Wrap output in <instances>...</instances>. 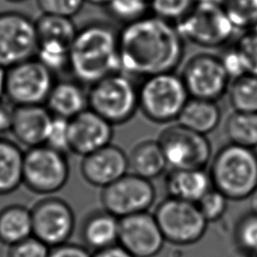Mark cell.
Listing matches in <instances>:
<instances>
[{
    "label": "cell",
    "instance_id": "7a4b0ae2",
    "mask_svg": "<svg viewBox=\"0 0 257 257\" xmlns=\"http://www.w3.org/2000/svg\"><path fill=\"white\" fill-rule=\"evenodd\" d=\"M68 71L83 85L119 72L118 31L103 21H93L78 29L70 48Z\"/></svg>",
    "mask_w": 257,
    "mask_h": 257
},
{
    "label": "cell",
    "instance_id": "8d00e7d4",
    "mask_svg": "<svg viewBox=\"0 0 257 257\" xmlns=\"http://www.w3.org/2000/svg\"><path fill=\"white\" fill-rule=\"evenodd\" d=\"M50 248L37 239L31 236L13 246H10L7 252V257H48Z\"/></svg>",
    "mask_w": 257,
    "mask_h": 257
},
{
    "label": "cell",
    "instance_id": "ab89813d",
    "mask_svg": "<svg viewBox=\"0 0 257 257\" xmlns=\"http://www.w3.org/2000/svg\"><path fill=\"white\" fill-rule=\"evenodd\" d=\"M14 110L15 105L6 98H3L0 101V134L10 133L14 117Z\"/></svg>",
    "mask_w": 257,
    "mask_h": 257
},
{
    "label": "cell",
    "instance_id": "e0dca14e",
    "mask_svg": "<svg viewBox=\"0 0 257 257\" xmlns=\"http://www.w3.org/2000/svg\"><path fill=\"white\" fill-rule=\"evenodd\" d=\"M112 137L113 125L90 108L69 119V150L81 158L111 144Z\"/></svg>",
    "mask_w": 257,
    "mask_h": 257
},
{
    "label": "cell",
    "instance_id": "5b68a950",
    "mask_svg": "<svg viewBox=\"0 0 257 257\" xmlns=\"http://www.w3.org/2000/svg\"><path fill=\"white\" fill-rule=\"evenodd\" d=\"M87 99L88 108L110 124H122L139 109V86L119 71L88 86Z\"/></svg>",
    "mask_w": 257,
    "mask_h": 257
},
{
    "label": "cell",
    "instance_id": "d4e9b609",
    "mask_svg": "<svg viewBox=\"0 0 257 257\" xmlns=\"http://www.w3.org/2000/svg\"><path fill=\"white\" fill-rule=\"evenodd\" d=\"M33 236L31 209L12 204L0 210V242L8 247Z\"/></svg>",
    "mask_w": 257,
    "mask_h": 257
},
{
    "label": "cell",
    "instance_id": "ac0fdd59",
    "mask_svg": "<svg viewBox=\"0 0 257 257\" xmlns=\"http://www.w3.org/2000/svg\"><path fill=\"white\" fill-rule=\"evenodd\" d=\"M128 172L127 155L119 147L109 144L80 162V174L91 186L103 189Z\"/></svg>",
    "mask_w": 257,
    "mask_h": 257
},
{
    "label": "cell",
    "instance_id": "c3c4849f",
    "mask_svg": "<svg viewBox=\"0 0 257 257\" xmlns=\"http://www.w3.org/2000/svg\"><path fill=\"white\" fill-rule=\"evenodd\" d=\"M253 257H257V254H256V255H254V256H253Z\"/></svg>",
    "mask_w": 257,
    "mask_h": 257
},
{
    "label": "cell",
    "instance_id": "1f68e13d",
    "mask_svg": "<svg viewBox=\"0 0 257 257\" xmlns=\"http://www.w3.org/2000/svg\"><path fill=\"white\" fill-rule=\"evenodd\" d=\"M196 0H150L152 15L173 24L178 23L193 9Z\"/></svg>",
    "mask_w": 257,
    "mask_h": 257
},
{
    "label": "cell",
    "instance_id": "b9f144b4",
    "mask_svg": "<svg viewBox=\"0 0 257 257\" xmlns=\"http://www.w3.org/2000/svg\"><path fill=\"white\" fill-rule=\"evenodd\" d=\"M248 200H249L250 212L257 215V188L252 192V194L249 196Z\"/></svg>",
    "mask_w": 257,
    "mask_h": 257
},
{
    "label": "cell",
    "instance_id": "484cf974",
    "mask_svg": "<svg viewBox=\"0 0 257 257\" xmlns=\"http://www.w3.org/2000/svg\"><path fill=\"white\" fill-rule=\"evenodd\" d=\"M24 152L16 142L0 138V196L16 191L23 184Z\"/></svg>",
    "mask_w": 257,
    "mask_h": 257
},
{
    "label": "cell",
    "instance_id": "3957f363",
    "mask_svg": "<svg viewBox=\"0 0 257 257\" xmlns=\"http://www.w3.org/2000/svg\"><path fill=\"white\" fill-rule=\"evenodd\" d=\"M209 176L212 187L228 200L248 199L257 188V153L229 143L212 158Z\"/></svg>",
    "mask_w": 257,
    "mask_h": 257
},
{
    "label": "cell",
    "instance_id": "52a82bcc",
    "mask_svg": "<svg viewBox=\"0 0 257 257\" xmlns=\"http://www.w3.org/2000/svg\"><path fill=\"white\" fill-rule=\"evenodd\" d=\"M154 216L166 242L188 246L199 242L207 231L208 222L196 203L168 197L156 207Z\"/></svg>",
    "mask_w": 257,
    "mask_h": 257
},
{
    "label": "cell",
    "instance_id": "f1b7e54d",
    "mask_svg": "<svg viewBox=\"0 0 257 257\" xmlns=\"http://www.w3.org/2000/svg\"><path fill=\"white\" fill-rule=\"evenodd\" d=\"M223 9L236 30L250 31L257 22V0H225Z\"/></svg>",
    "mask_w": 257,
    "mask_h": 257
},
{
    "label": "cell",
    "instance_id": "e575fe53",
    "mask_svg": "<svg viewBox=\"0 0 257 257\" xmlns=\"http://www.w3.org/2000/svg\"><path fill=\"white\" fill-rule=\"evenodd\" d=\"M42 14L73 18L82 8L84 0H36Z\"/></svg>",
    "mask_w": 257,
    "mask_h": 257
},
{
    "label": "cell",
    "instance_id": "30bf717a",
    "mask_svg": "<svg viewBox=\"0 0 257 257\" xmlns=\"http://www.w3.org/2000/svg\"><path fill=\"white\" fill-rule=\"evenodd\" d=\"M158 142L171 169H205L211 161L212 146L207 136L178 122L165 127Z\"/></svg>",
    "mask_w": 257,
    "mask_h": 257
},
{
    "label": "cell",
    "instance_id": "83f0119b",
    "mask_svg": "<svg viewBox=\"0 0 257 257\" xmlns=\"http://www.w3.org/2000/svg\"><path fill=\"white\" fill-rule=\"evenodd\" d=\"M228 98L235 111L257 112V76L245 74L233 79L228 88Z\"/></svg>",
    "mask_w": 257,
    "mask_h": 257
},
{
    "label": "cell",
    "instance_id": "ba28073f",
    "mask_svg": "<svg viewBox=\"0 0 257 257\" xmlns=\"http://www.w3.org/2000/svg\"><path fill=\"white\" fill-rule=\"evenodd\" d=\"M175 25L185 41L205 48L227 45L236 32L222 6L197 2Z\"/></svg>",
    "mask_w": 257,
    "mask_h": 257
},
{
    "label": "cell",
    "instance_id": "f6af8a7d",
    "mask_svg": "<svg viewBox=\"0 0 257 257\" xmlns=\"http://www.w3.org/2000/svg\"><path fill=\"white\" fill-rule=\"evenodd\" d=\"M85 2L95 6H106L110 0H84Z\"/></svg>",
    "mask_w": 257,
    "mask_h": 257
},
{
    "label": "cell",
    "instance_id": "cb8c5ba5",
    "mask_svg": "<svg viewBox=\"0 0 257 257\" xmlns=\"http://www.w3.org/2000/svg\"><path fill=\"white\" fill-rule=\"evenodd\" d=\"M221 120V109L217 101L190 97L177 122L202 135L214 132Z\"/></svg>",
    "mask_w": 257,
    "mask_h": 257
},
{
    "label": "cell",
    "instance_id": "74e56055",
    "mask_svg": "<svg viewBox=\"0 0 257 257\" xmlns=\"http://www.w3.org/2000/svg\"><path fill=\"white\" fill-rule=\"evenodd\" d=\"M220 59L231 79H235L247 74L244 59L235 45L225 50L222 56H220Z\"/></svg>",
    "mask_w": 257,
    "mask_h": 257
},
{
    "label": "cell",
    "instance_id": "7dc6e473",
    "mask_svg": "<svg viewBox=\"0 0 257 257\" xmlns=\"http://www.w3.org/2000/svg\"><path fill=\"white\" fill-rule=\"evenodd\" d=\"M9 2H13V3H20V2H24L26 0H7Z\"/></svg>",
    "mask_w": 257,
    "mask_h": 257
},
{
    "label": "cell",
    "instance_id": "7402d4cb",
    "mask_svg": "<svg viewBox=\"0 0 257 257\" xmlns=\"http://www.w3.org/2000/svg\"><path fill=\"white\" fill-rule=\"evenodd\" d=\"M165 185L169 197L192 203H197L212 188L209 173L204 169H171Z\"/></svg>",
    "mask_w": 257,
    "mask_h": 257
},
{
    "label": "cell",
    "instance_id": "836d02e7",
    "mask_svg": "<svg viewBox=\"0 0 257 257\" xmlns=\"http://www.w3.org/2000/svg\"><path fill=\"white\" fill-rule=\"evenodd\" d=\"M44 145L64 154L69 153V120L53 116Z\"/></svg>",
    "mask_w": 257,
    "mask_h": 257
},
{
    "label": "cell",
    "instance_id": "ffe728a7",
    "mask_svg": "<svg viewBox=\"0 0 257 257\" xmlns=\"http://www.w3.org/2000/svg\"><path fill=\"white\" fill-rule=\"evenodd\" d=\"M53 116L71 119L88 108L87 91L75 79L55 81L44 104Z\"/></svg>",
    "mask_w": 257,
    "mask_h": 257
},
{
    "label": "cell",
    "instance_id": "5bb4252c",
    "mask_svg": "<svg viewBox=\"0 0 257 257\" xmlns=\"http://www.w3.org/2000/svg\"><path fill=\"white\" fill-rule=\"evenodd\" d=\"M181 77L190 97L218 101L227 92L231 78L219 56L199 53L185 64Z\"/></svg>",
    "mask_w": 257,
    "mask_h": 257
},
{
    "label": "cell",
    "instance_id": "8992f818",
    "mask_svg": "<svg viewBox=\"0 0 257 257\" xmlns=\"http://www.w3.org/2000/svg\"><path fill=\"white\" fill-rule=\"evenodd\" d=\"M69 175L67 154L46 145L29 148L24 152L23 185L31 192L51 196L66 185Z\"/></svg>",
    "mask_w": 257,
    "mask_h": 257
},
{
    "label": "cell",
    "instance_id": "7bdbcfd3",
    "mask_svg": "<svg viewBox=\"0 0 257 257\" xmlns=\"http://www.w3.org/2000/svg\"><path fill=\"white\" fill-rule=\"evenodd\" d=\"M5 98V69L0 67V101Z\"/></svg>",
    "mask_w": 257,
    "mask_h": 257
},
{
    "label": "cell",
    "instance_id": "603a6c76",
    "mask_svg": "<svg viewBox=\"0 0 257 257\" xmlns=\"http://www.w3.org/2000/svg\"><path fill=\"white\" fill-rule=\"evenodd\" d=\"M128 171L152 181L168 167L165 155L158 140H146L137 144L127 155Z\"/></svg>",
    "mask_w": 257,
    "mask_h": 257
},
{
    "label": "cell",
    "instance_id": "9c48e42d",
    "mask_svg": "<svg viewBox=\"0 0 257 257\" xmlns=\"http://www.w3.org/2000/svg\"><path fill=\"white\" fill-rule=\"evenodd\" d=\"M54 73L36 57L5 69V98L15 106L44 105Z\"/></svg>",
    "mask_w": 257,
    "mask_h": 257
},
{
    "label": "cell",
    "instance_id": "4fadbf2b",
    "mask_svg": "<svg viewBox=\"0 0 257 257\" xmlns=\"http://www.w3.org/2000/svg\"><path fill=\"white\" fill-rule=\"evenodd\" d=\"M155 200L152 182L132 173L101 189L100 193L102 209L118 219L149 211Z\"/></svg>",
    "mask_w": 257,
    "mask_h": 257
},
{
    "label": "cell",
    "instance_id": "6da1fadb",
    "mask_svg": "<svg viewBox=\"0 0 257 257\" xmlns=\"http://www.w3.org/2000/svg\"><path fill=\"white\" fill-rule=\"evenodd\" d=\"M118 53L120 72L145 79L175 72L185 55V40L175 24L147 15L122 25Z\"/></svg>",
    "mask_w": 257,
    "mask_h": 257
},
{
    "label": "cell",
    "instance_id": "bcb514c9",
    "mask_svg": "<svg viewBox=\"0 0 257 257\" xmlns=\"http://www.w3.org/2000/svg\"><path fill=\"white\" fill-rule=\"evenodd\" d=\"M250 31L253 32V33H255V34H257V22H256V24L252 27V29H251Z\"/></svg>",
    "mask_w": 257,
    "mask_h": 257
},
{
    "label": "cell",
    "instance_id": "4dcf8cb0",
    "mask_svg": "<svg viewBox=\"0 0 257 257\" xmlns=\"http://www.w3.org/2000/svg\"><path fill=\"white\" fill-rule=\"evenodd\" d=\"M105 7L115 20L126 24L148 15L150 0H110Z\"/></svg>",
    "mask_w": 257,
    "mask_h": 257
},
{
    "label": "cell",
    "instance_id": "d6a6232c",
    "mask_svg": "<svg viewBox=\"0 0 257 257\" xmlns=\"http://www.w3.org/2000/svg\"><path fill=\"white\" fill-rule=\"evenodd\" d=\"M228 201L226 196L212 187L196 204L206 221L210 223L216 222L224 216Z\"/></svg>",
    "mask_w": 257,
    "mask_h": 257
},
{
    "label": "cell",
    "instance_id": "2e32d148",
    "mask_svg": "<svg viewBox=\"0 0 257 257\" xmlns=\"http://www.w3.org/2000/svg\"><path fill=\"white\" fill-rule=\"evenodd\" d=\"M166 240L154 216L149 211L119 219L118 245L134 257H155Z\"/></svg>",
    "mask_w": 257,
    "mask_h": 257
},
{
    "label": "cell",
    "instance_id": "7c38bea8",
    "mask_svg": "<svg viewBox=\"0 0 257 257\" xmlns=\"http://www.w3.org/2000/svg\"><path fill=\"white\" fill-rule=\"evenodd\" d=\"M37 47L35 20L16 11L0 13V67L7 69L35 57Z\"/></svg>",
    "mask_w": 257,
    "mask_h": 257
},
{
    "label": "cell",
    "instance_id": "d6986e66",
    "mask_svg": "<svg viewBox=\"0 0 257 257\" xmlns=\"http://www.w3.org/2000/svg\"><path fill=\"white\" fill-rule=\"evenodd\" d=\"M52 117L45 105L15 106L10 133L27 149L44 145Z\"/></svg>",
    "mask_w": 257,
    "mask_h": 257
},
{
    "label": "cell",
    "instance_id": "f35d334b",
    "mask_svg": "<svg viewBox=\"0 0 257 257\" xmlns=\"http://www.w3.org/2000/svg\"><path fill=\"white\" fill-rule=\"evenodd\" d=\"M48 257H92V254L84 245L67 242L50 248Z\"/></svg>",
    "mask_w": 257,
    "mask_h": 257
},
{
    "label": "cell",
    "instance_id": "f546056e",
    "mask_svg": "<svg viewBox=\"0 0 257 257\" xmlns=\"http://www.w3.org/2000/svg\"><path fill=\"white\" fill-rule=\"evenodd\" d=\"M234 241L237 248L251 257L257 254V215H243L235 224Z\"/></svg>",
    "mask_w": 257,
    "mask_h": 257
},
{
    "label": "cell",
    "instance_id": "277c9868",
    "mask_svg": "<svg viewBox=\"0 0 257 257\" xmlns=\"http://www.w3.org/2000/svg\"><path fill=\"white\" fill-rule=\"evenodd\" d=\"M190 95L181 75L161 73L143 79L139 85V109L151 121H177Z\"/></svg>",
    "mask_w": 257,
    "mask_h": 257
},
{
    "label": "cell",
    "instance_id": "8fae6325",
    "mask_svg": "<svg viewBox=\"0 0 257 257\" xmlns=\"http://www.w3.org/2000/svg\"><path fill=\"white\" fill-rule=\"evenodd\" d=\"M35 57L54 74L68 70L69 53L78 29L72 18L42 14L37 20Z\"/></svg>",
    "mask_w": 257,
    "mask_h": 257
},
{
    "label": "cell",
    "instance_id": "4316f807",
    "mask_svg": "<svg viewBox=\"0 0 257 257\" xmlns=\"http://www.w3.org/2000/svg\"><path fill=\"white\" fill-rule=\"evenodd\" d=\"M225 134L230 144L255 149L257 147V112L234 110L226 119Z\"/></svg>",
    "mask_w": 257,
    "mask_h": 257
},
{
    "label": "cell",
    "instance_id": "ee69618b",
    "mask_svg": "<svg viewBox=\"0 0 257 257\" xmlns=\"http://www.w3.org/2000/svg\"><path fill=\"white\" fill-rule=\"evenodd\" d=\"M197 3H205V4H211V5H217L222 6L225 2V0H196Z\"/></svg>",
    "mask_w": 257,
    "mask_h": 257
},
{
    "label": "cell",
    "instance_id": "44dd1931",
    "mask_svg": "<svg viewBox=\"0 0 257 257\" xmlns=\"http://www.w3.org/2000/svg\"><path fill=\"white\" fill-rule=\"evenodd\" d=\"M119 219L104 209L89 213L82 222L80 234L83 244L93 251L118 243Z\"/></svg>",
    "mask_w": 257,
    "mask_h": 257
},
{
    "label": "cell",
    "instance_id": "9a60e30c",
    "mask_svg": "<svg viewBox=\"0 0 257 257\" xmlns=\"http://www.w3.org/2000/svg\"><path fill=\"white\" fill-rule=\"evenodd\" d=\"M33 236L49 248L69 242L74 228L75 215L63 199L46 196L31 209Z\"/></svg>",
    "mask_w": 257,
    "mask_h": 257
},
{
    "label": "cell",
    "instance_id": "d590c367",
    "mask_svg": "<svg viewBox=\"0 0 257 257\" xmlns=\"http://www.w3.org/2000/svg\"><path fill=\"white\" fill-rule=\"evenodd\" d=\"M235 46L244 59L247 73L257 76V34L246 31L236 41Z\"/></svg>",
    "mask_w": 257,
    "mask_h": 257
},
{
    "label": "cell",
    "instance_id": "60d3db41",
    "mask_svg": "<svg viewBox=\"0 0 257 257\" xmlns=\"http://www.w3.org/2000/svg\"><path fill=\"white\" fill-rule=\"evenodd\" d=\"M92 257H134L120 245L116 244L105 249L97 250L92 253Z\"/></svg>",
    "mask_w": 257,
    "mask_h": 257
}]
</instances>
